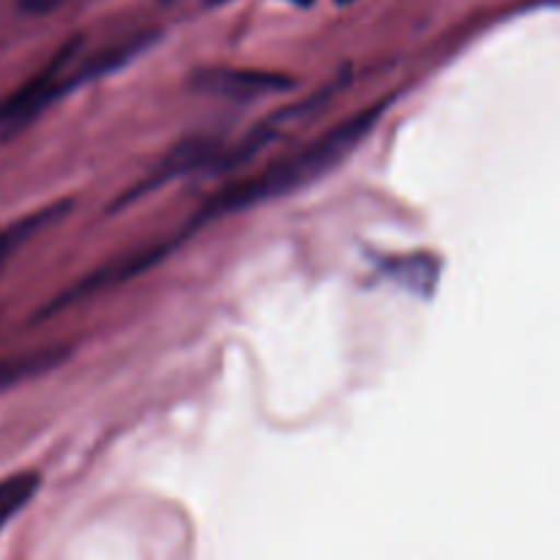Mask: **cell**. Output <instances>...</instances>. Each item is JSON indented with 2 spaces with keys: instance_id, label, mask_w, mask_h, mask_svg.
I'll return each mask as SVG.
<instances>
[{
  "instance_id": "5",
  "label": "cell",
  "mask_w": 560,
  "mask_h": 560,
  "mask_svg": "<svg viewBox=\"0 0 560 560\" xmlns=\"http://www.w3.org/2000/svg\"><path fill=\"white\" fill-rule=\"evenodd\" d=\"M383 271L394 282L402 284L405 290H410V293L432 295L435 293L438 277H441V262H438V257L416 252V255L392 257V260L383 262Z\"/></svg>"
},
{
  "instance_id": "2",
  "label": "cell",
  "mask_w": 560,
  "mask_h": 560,
  "mask_svg": "<svg viewBox=\"0 0 560 560\" xmlns=\"http://www.w3.org/2000/svg\"><path fill=\"white\" fill-rule=\"evenodd\" d=\"M80 49L82 38H71L66 47L55 52V58L38 74H33L20 91H14L0 104V131H16L20 126L31 124L38 113H44L69 88H74L85 77H93L91 58L77 60Z\"/></svg>"
},
{
  "instance_id": "3",
  "label": "cell",
  "mask_w": 560,
  "mask_h": 560,
  "mask_svg": "<svg viewBox=\"0 0 560 560\" xmlns=\"http://www.w3.org/2000/svg\"><path fill=\"white\" fill-rule=\"evenodd\" d=\"M191 88L208 96L222 98H255L268 93L290 91L293 80L277 71H255V69H228V66H213L200 69L191 77Z\"/></svg>"
},
{
  "instance_id": "10",
  "label": "cell",
  "mask_w": 560,
  "mask_h": 560,
  "mask_svg": "<svg viewBox=\"0 0 560 560\" xmlns=\"http://www.w3.org/2000/svg\"><path fill=\"white\" fill-rule=\"evenodd\" d=\"M290 3H295V5H310L312 0H290Z\"/></svg>"
},
{
  "instance_id": "4",
  "label": "cell",
  "mask_w": 560,
  "mask_h": 560,
  "mask_svg": "<svg viewBox=\"0 0 560 560\" xmlns=\"http://www.w3.org/2000/svg\"><path fill=\"white\" fill-rule=\"evenodd\" d=\"M213 151H217V142H211V140H189V142H184V145L173 148V151H170V156L164 159V162L159 164V167L153 170V173L148 175V178L142 180L135 191H131V197L145 195L148 189H156V186L167 184V180H173V178H178V175H186L189 170L200 167V164L208 162V156H211Z\"/></svg>"
},
{
  "instance_id": "8",
  "label": "cell",
  "mask_w": 560,
  "mask_h": 560,
  "mask_svg": "<svg viewBox=\"0 0 560 560\" xmlns=\"http://www.w3.org/2000/svg\"><path fill=\"white\" fill-rule=\"evenodd\" d=\"M63 208L66 206H55V208H47V211L31 213V217L22 219V222H14V224H9V228L0 230V268L9 262V257L14 255V252L20 249L27 238H33V235H36L44 224L52 222L55 213H63Z\"/></svg>"
},
{
  "instance_id": "7",
  "label": "cell",
  "mask_w": 560,
  "mask_h": 560,
  "mask_svg": "<svg viewBox=\"0 0 560 560\" xmlns=\"http://www.w3.org/2000/svg\"><path fill=\"white\" fill-rule=\"evenodd\" d=\"M38 487H42V479L33 470H22V474H11L0 479V530L31 503Z\"/></svg>"
},
{
  "instance_id": "1",
  "label": "cell",
  "mask_w": 560,
  "mask_h": 560,
  "mask_svg": "<svg viewBox=\"0 0 560 560\" xmlns=\"http://www.w3.org/2000/svg\"><path fill=\"white\" fill-rule=\"evenodd\" d=\"M381 115L383 104L361 109V113L345 118L342 124L331 126L326 135L315 137L306 145H301L299 151L284 153V156L273 159L271 164L257 170L255 175H249V178H241L235 184L224 186L222 191H217L197 211L195 224H206L219 217H228V213H238L246 211V208L262 206V202L288 197L295 189H304V186L315 184L317 178L331 173L337 164H342L353 153V148L370 135L372 126L381 120Z\"/></svg>"
},
{
  "instance_id": "6",
  "label": "cell",
  "mask_w": 560,
  "mask_h": 560,
  "mask_svg": "<svg viewBox=\"0 0 560 560\" xmlns=\"http://www.w3.org/2000/svg\"><path fill=\"white\" fill-rule=\"evenodd\" d=\"M60 359H63V350H33V353L3 355L0 359V392L27 381V377L52 370Z\"/></svg>"
},
{
  "instance_id": "11",
  "label": "cell",
  "mask_w": 560,
  "mask_h": 560,
  "mask_svg": "<svg viewBox=\"0 0 560 560\" xmlns=\"http://www.w3.org/2000/svg\"><path fill=\"white\" fill-rule=\"evenodd\" d=\"M334 3H337V5H350V3H355V0H334Z\"/></svg>"
},
{
  "instance_id": "9",
  "label": "cell",
  "mask_w": 560,
  "mask_h": 560,
  "mask_svg": "<svg viewBox=\"0 0 560 560\" xmlns=\"http://www.w3.org/2000/svg\"><path fill=\"white\" fill-rule=\"evenodd\" d=\"M66 0H16V9L27 16H44L52 14L55 9H60Z\"/></svg>"
}]
</instances>
